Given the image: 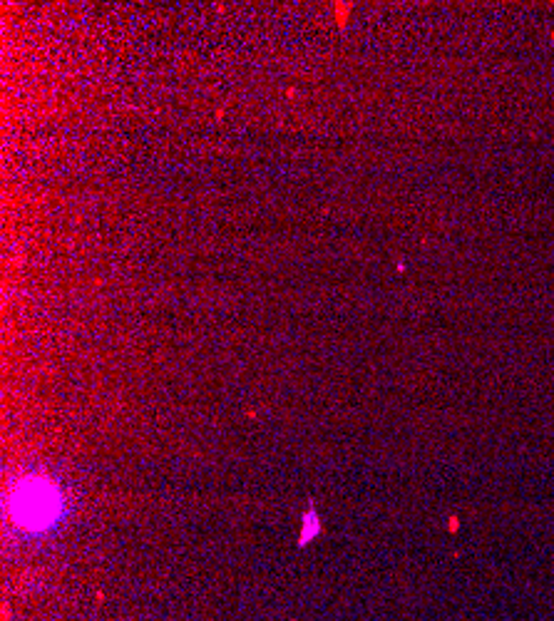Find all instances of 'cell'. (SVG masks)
Returning <instances> with one entry per match:
<instances>
[{
	"instance_id": "6da1fadb",
	"label": "cell",
	"mask_w": 554,
	"mask_h": 621,
	"mask_svg": "<svg viewBox=\"0 0 554 621\" xmlns=\"http://www.w3.org/2000/svg\"><path fill=\"white\" fill-rule=\"evenodd\" d=\"M58 509V495L48 482H25L15 497V515L28 527H41L50 522Z\"/></svg>"
}]
</instances>
